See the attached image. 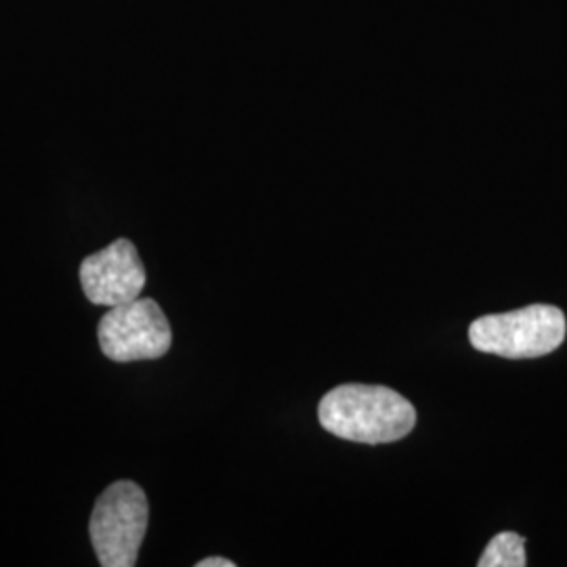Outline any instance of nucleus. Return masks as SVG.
Wrapping results in <instances>:
<instances>
[{
  "label": "nucleus",
  "mask_w": 567,
  "mask_h": 567,
  "mask_svg": "<svg viewBox=\"0 0 567 567\" xmlns=\"http://www.w3.org/2000/svg\"><path fill=\"white\" fill-rule=\"evenodd\" d=\"M150 505L143 487L122 480L97 498L89 536L103 567H135L147 532Z\"/></svg>",
  "instance_id": "3"
},
{
  "label": "nucleus",
  "mask_w": 567,
  "mask_h": 567,
  "mask_svg": "<svg viewBox=\"0 0 567 567\" xmlns=\"http://www.w3.org/2000/svg\"><path fill=\"white\" fill-rule=\"evenodd\" d=\"M566 332L564 311L555 305L538 303L475 320L468 326V341L482 353L532 360L559 349Z\"/></svg>",
  "instance_id": "2"
},
{
  "label": "nucleus",
  "mask_w": 567,
  "mask_h": 567,
  "mask_svg": "<svg viewBox=\"0 0 567 567\" xmlns=\"http://www.w3.org/2000/svg\"><path fill=\"white\" fill-rule=\"evenodd\" d=\"M318 416L328 433L370 446L400 442L416 425V410L404 395L389 386L360 383L328 391Z\"/></svg>",
  "instance_id": "1"
},
{
  "label": "nucleus",
  "mask_w": 567,
  "mask_h": 567,
  "mask_svg": "<svg viewBox=\"0 0 567 567\" xmlns=\"http://www.w3.org/2000/svg\"><path fill=\"white\" fill-rule=\"evenodd\" d=\"M97 339L107 360L126 364L164 358L173 344V330L154 299H135L103 316Z\"/></svg>",
  "instance_id": "4"
},
{
  "label": "nucleus",
  "mask_w": 567,
  "mask_h": 567,
  "mask_svg": "<svg viewBox=\"0 0 567 567\" xmlns=\"http://www.w3.org/2000/svg\"><path fill=\"white\" fill-rule=\"evenodd\" d=\"M147 282L135 244L126 238L89 255L81 264V284L93 305L116 307L140 299Z\"/></svg>",
  "instance_id": "5"
},
{
  "label": "nucleus",
  "mask_w": 567,
  "mask_h": 567,
  "mask_svg": "<svg viewBox=\"0 0 567 567\" xmlns=\"http://www.w3.org/2000/svg\"><path fill=\"white\" fill-rule=\"evenodd\" d=\"M480 567H526V538L515 532L496 534L482 553Z\"/></svg>",
  "instance_id": "6"
},
{
  "label": "nucleus",
  "mask_w": 567,
  "mask_h": 567,
  "mask_svg": "<svg viewBox=\"0 0 567 567\" xmlns=\"http://www.w3.org/2000/svg\"><path fill=\"white\" fill-rule=\"evenodd\" d=\"M196 567H236V561L225 559V557H208V559L198 561Z\"/></svg>",
  "instance_id": "7"
}]
</instances>
